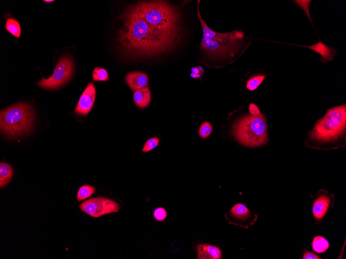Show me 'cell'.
<instances>
[{
    "label": "cell",
    "instance_id": "83f0119b",
    "mask_svg": "<svg viewBox=\"0 0 346 259\" xmlns=\"http://www.w3.org/2000/svg\"><path fill=\"white\" fill-rule=\"evenodd\" d=\"M297 4H298L302 8H303L304 10L305 11L306 13H307L308 17L309 19H310V16L309 15V11H308V5L309 4H308V3L310 2V1H308L307 4H306V6H305V1H295Z\"/></svg>",
    "mask_w": 346,
    "mask_h": 259
},
{
    "label": "cell",
    "instance_id": "cb8c5ba5",
    "mask_svg": "<svg viewBox=\"0 0 346 259\" xmlns=\"http://www.w3.org/2000/svg\"><path fill=\"white\" fill-rule=\"evenodd\" d=\"M154 217L155 219L158 222H163L167 217V212L165 208L163 207H158L154 212Z\"/></svg>",
    "mask_w": 346,
    "mask_h": 259
},
{
    "label": "cell",
    "instance_id": "4316f807",
    "mask_svg": "<svg viewBox=\"0 0 346 259\" xmlns=\"http://www.w3.org/2000/svg\"><path fill=\"white\" fill-rule=\"evenodd\" d=\"M303 259H320V257L318 255H316L313 253L306 251L303 256Z\"/></svg>",
    "mask_w": 346,
    "mask_h": 259
},
{
    "label": "cell",
    "instance_id": "6da1fadb",
    "mask_svg": "<svg viewBox=\"0 0 346 259\" xmlns=\"http://www.w3.org/2000/svg\"><path fill=\"white\" fill-rule=\"evenodd\" d=\"M123 26L117 41L122 52L130 56L148 58L172 51L181 32L154 1L130 6L121 16Z\"/></svg>",
    "mask_w": 346,
    "mask_h": 259
},
{
    "label": "cell",
    "instance_id": "e0dca14e",
    "mask_svg": "<svg viewBox=\"0 0 346 259\" xmlns=\"http://www.w3.org/2000/svg\"><path fill=\"white\" fill-rule=\"evenodd\" d=\"M312 247L315 252L321 254L326 251L329 248V243L324 237H316L313 240Z\"/></svg>",
    "mask_w": 346,
    "mask_h": 259
},
{
    "label": "cell",
    "instance_id": "ba28073f",
    "mask_svg": "<svg viewBox=\"0 0 346 259\" xmlns=\"http://www.w3.org/2000/svg\"><path fill=\"white\" fill-rule=\"evenodd\" d=\"M239 44H230L203 38L200 48L207 54L215 57H233Z\"/></svg>",
    "mask_w": 346,
    "mask_h": 259
},
{
    "label": "cell",
    "instance_id": "7402d4cb",
    "mask_svg": "<svg viewBox=\"0 0 346 259\" xmlns=\"http://www.w3.org/2000/svg\"><path fill=\"white\" fill-rule=\"evenodd\" d=\"M213 130L212 125L208 122H205L201 125L199 133L200 137L203 139H206L208 137Z\"/></svg>",
    "mask_w": 346,
    "mask_h": 259
},
{
    "label": "cell",
    "instance_id": "30bf717a",
    "mask_svg": "<svg viewBox=\"0 0 346 259\" xmlns=\"http://www.w3.org/2000/svg\"><path fill=\"white\" fill-rule=\"evenodd\" d=\"M96 90L94 83L90 82L81 95L75 112L81 115H87L94 107Z\"/></svg>",
    "mask_w": 346,
    "mask_h": 259
},
{
    "label": "cell",
    "instance_id": "d4e9b609",
    "mask_svg": "<svg viewBox=\"0 0 346 259\" xmlns=\"http://www.w3.org/2000/svg\"><path fill=\"white\" fill-rule=\"evenodd\" d=\"M191 71L192 73L191 74V76L193 78L201 77L204 73V70L201 66L197 67V68H193Z\"/></svg>",
    "mask_w": 346,
    "mask_h": 259
},
{
    "label": "cell",
    "instance_id": "9c48e42d",
    "mask_svg": "<svg viewBox=\"0 0 346 259\" xmlns=\"http://www.w3.org/2000/svg\"><path fill=\"white\" fill-rule=\"evenodd\" d=\"M334 196L327 191L320 190L315 197L313 204V212L316 222L322 221L326 216L329 209L333 207Z\"/></svg>",
    "mask_w": 346,
    "mask_h": 259
},
{
    "label": "cell",
    "instance_id": "52a82bcc",
    "mask_svg": "<svg viewBox=\"0 0 346 259\" xmlns=\"http://www.w3.org/2000/svg\"><path fill=\"white\" fill-rule=\"evenodd\" d=\"M199 3L198 6V16L204 33V38L218 41L222 43L240 44L244 37V33L242 31H234L229 33H218L211 29L202 19L199 11Z\"/></svg>",
    "mask_w": 346,
    "mask_h": 259
},
{
    "label": "cell",
    "instance_id": "d6986e66",
    "mask_svg": "<svg viewBox=\"0 0 346 259\" xmlns=\"http://www.w3.org/2000/svg\"><path fill=\"white\" fill-rule=\"evenodd\" d=\"M96 190V188L91 185H86L81 187L77 195L78 201L81 202L90 198L95 193Z\"/></svg>",
    "mask_w": 346,
    "mask_h": 259
},
{
    "label": "cell",
    "instance_id": "f1b7e54d",
    "mask_svg": "<svg viewBox=\"0 0 346 259\" xmlns=\"http://www.w3.org/2000/svg\"><path fill=\"white\" fill-rule=\"evenodd\" d=\"M54 1H53V0H45V1H44V2H48V3L52 2H54Z\"/></svg>",
    "mask_w": 346,
    "mask_h": 259
},
{
    "label": "cell",
    "instance_id": "9a60e30c",
    "mask_svg": "<svg viewBox=\"0 0 346 259\" xmlns=\"http://www.w3.org/2000/svg\"><path fill=\"white\" fill-rule=\"evenodd\" d=\"M135 104L140 108L148 106L151 102V92L149 87H145L137 90L133 94Z\"/></svg>",
    "mask_w": 346,
    "mask_h": 259
},
{
    "label": "cell",
    "instance_id": "5b68a950",
    "mask_svg": "<svg viewBox=\"0 0 346 259\" xmlns=\"http://www.w3.org/2000/svg\"><path fill=\"white\" fill-rule=\"evenodd\" d=\"M74 72L72 58L69 55H64L57 63L52 76L48 79L43 78L38 85L45 90L58 89L71 80Z\"/></svg>",
    "mask_w": 346,
    "mask_h": 259
},
{
    "label": "cell",
    "instance_id": "7c38bea8",
    "mask_svg": "<svg viewBox=\"0 0 346 259\" xmlns=\"http://www.w3.org/2000/svg\"><path fill=\"white\" fill-rule=\"evenodd\" d=\"M125 80L133 91L146 87L149 82L148 75L142 72H133L126 74Z\"/></svg>",
    "mask_w": 346,
    "mask_h": 259
},
{
    "label": "cell",
    "instance_id": "44dd1931",
    "mask_svg": "<svg viewBox=\"0 0 346 259\" xmlns=\"http://www.w3.org/2000/svg\"><path fill=\"white\" fill-rule=\"evenodd\" d=\"M265 78V75H259L249 79L247 82V88L249 91L256 90Z\"/></svg>",
    "mask_w": 346,
    "mask_h": 259
},
{
    "label": "cell",
    "instance_id": "277c9868",
    "mask_svg": "<svg viewBox=\"0 0 346 259\" xmlns=\"http://www.w3.org/2000/svg\"><path fill=\"white\" fill-rule=\"evenodd\" d=\"M346 125V105L336 107L328 110L325 116L318 121L310 136L319 141H331L343 134Z\"/></svg>",
    "mask_w": 346,
    "mask_h": 259
},
{
    "label": "cell",
    "instance_id": "7a4b0ae2",
    "mask_svg": "<svg viewBox=\"0 0 346 259\" xmlns=\"http://www.w3.org/2000/svg\"><path fill=\"white\" fill-rule=\"evenodd\" d=\"M35 119V112L27 103L8 107L0 114L1 132L6 137L11 139L27 134L33 130Z\"/></svg>",
    "mask_w": 346,
    "mask_h": 259
},
{
    "label": "cell",
    "instance_id": "484cf974",
    "mask_svg": "<svg viewBox=\"0 0 346 259\" xmlns=\"http://www.w3.org/2000/svg\"><path fill=\"white\" fill-rule=\"evenodd\" d=\"M249 110L251 115L258 116L261 114L259 108L254 104L249 105Z\"/></svg>",
    "mask_w": 346,
    "mask_h": 259
},
{
    "label": "cell",
    "instance_id": "ac0fdd59",
    "mask_svg": "<svg viewBox=\"0 0 346 259\" xmlns=\"http://www.w3.org/2000/svg\"><path fill=\"white\" fill-rule=\"evenodd\" d=\"M5 28L8 32L17 38H19L21 35V28L19 22L14 18H10L7 19Z\"/></svg>",
    "mask_w": 346,
    "mask_h": 259
},
{
    "label": "cell",
    "instance_id": "3957f363",
    "mask_svg": "<svg viewBox=\"0 0 346 259\" xmlns=\"http://www.w3.org/2000/svg\"><path fill=\"white\" fill-rule=\"evenodd\" d=\"M236 140L248 147H257L268 142L267 127L265 116L245 115L236 121L232 128Z\"/></svg>",
    "mask_w": 346,
    "mask_h": 259
},
{
    "label": "cell",
    "instance_id": "5bb4252c",
    "mask_svg": "<svg viewBox=\"0 0 346 259\" xmlns=\"http://www.w3.org/2000/svg\"><path fill=\"white\" fill-rule=\"evenodd\" d=\"M303 47L313 50L315 52L322 56L321 60L324 63L333 60L336 54V51L334 48L326 45L320 40L316 45Z\"/></svg>",
    "mask_w": 346,
    "mask_h": 259
},
{
    "label": "cell",
    "instance_id": "2e32d148",
    "mask_svg": "<svg viewBox=\"0 0 346 259\" xmlns=\"http://www.w3.org/2000/svg\"><path fill=\"white\" fill-rule=\"evenodd\" d=\"M14 170L8 164L1 163L0 164V187H4L9 183L13 178Z\"/></svg>",
    "mask_w": 346,
    "mask_h": 259
},
{
    "label": "cell",
    "instance_id": "8992f818",
    "mask_svg": "<svg viewBox=\"0 0 346 259\" xmlns=\"http://www.w3.org/2000/svg\"><path fill=\"white\" fill-rule=\"evenodd\" d=\"M81 210L94 217L117 213L120 210V205L114 200L103 197L91 198L83 202L80 205Z\"/></svg>",
    "mask_w": 346,
    "mask_h": 259
},
{
    "label": "cell",
    "instance_id": "4fadbf2b",
    "mask_svg": "<svg viewBox=\"0 0 346 259\" xmlns=\"http://www.w3.org/2000/svg\"><path fill=\"white\" fill-rule=\"evenodd\" d=\"M196 250L199 259H222V250L215 246L200 244L196 246Z\"/></svg>",
    "mask_w": 346,
    "mask_h": 259
},
{
    "label": "cell",
    "instance_id": "ffe728a7",
    "mask_svg": "<svg viewBox=\"0 0 346 259\" xmlns=\"http://www.w3.org/2000/svg\"><path fill=\"white\" fill-rule=\"evenodd\" d=\"M92 78L95 81H107L109 79L108 74L104 69L96 68L92 73Z\"/></svg>",
    "mask_w": 346,
    "mask_h": 259
},
{
    "label": "cell",
    "instance_id": "8fae6325",
    "mask_svg": "<svg viewBox=\"0 0 346 259\" xmlns=\"http://www.w3.org/2000/svg\"><path fill=\"white\" fill-rule=\"evenodd\" d=\"M230 215L232 218L242 224L243 227L247 228L248 224H252V214L249 209L244 204H239L235 205L230 210Z\"/></svg>",
    "mask_w": 346,
    "mask_h": 259
},
{
    "label": "cell",
    "instance_id": "603a6c76",
    "mask_svg": "<svg viewBox=\"0 0 346 259\" xmlns=\"http://www.w3.org/2000/svg\"><path fill=\"white\" fill-rule=\"evenodd\" d=\"M160 143V140L158 138H152L148 139L142 149L144 153H147L155 148Z\"/></svg>",
    "mask_w": 346,
    "mask_h": 259
}]
</instances>
